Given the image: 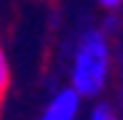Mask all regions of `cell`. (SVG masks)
<instances>
[{
    "instance_id": "6da1fadb",
    "label": "cell",
    "mask_w": 123,
    "mask_h": 120,
    "mask_svg": "<svg viewBox=\"0 0 123 120\" xmlns=\"http://www.w3.org/2000/svg\"><path fill=\"white\" fill-rule=\"evenodd\" d=\"M112 67L110 37L102 27H86L78 35L70 62V88L80 99H96L107 88Z\"/></svg>"
},
{
    "instance_id": "5b68a950",
    "label": "cell",
    "mask_w": 123,
    "mask_h": 120,
    "mask_svg": "<svg viewBox=\"0 0 123 120\" xmlns=\"http://www.w3.org/2000/svg\"><path fill=\"white\" fill-rule=\"evenodd\" d=\"M96 3H99L102 8H107V11H118L123 0H96Z\"/></svg>"
},
{
    "instance_id": "3957f363",
    "label": "cell",
    "mask_w": 123,
    "mask_h": 120,
    "mask_svg": "<svg viewBox=\"0 0 123 120\" xmlns=\"http://www.w3.org/2000/svg\"><path fill=\"white\" fill-rule=\"evenodd\" d=\"M88 120H118V112L110 102H96L88 112Z\"/></svg>"
},
{
    "instance_id": "7a4b0ae2",
    "label": "cell",
    "mask_w": 123,
    "mask_h": 120,
    "mask_svg": "<svg viewBox=\"0 0 123 120\" xmlns=\"http://www.w3.org/2000/svg\"><path fill=\"white\" fill-rule=\"evenodd\" d=\"M80 104H83V99H80L70 86L59 88L43 109L40 120H78L80 117Z\"/></svg>"
},
{
    "instance_id": "277c9868",
    "label": "cell",
    "mask_w": 123,
    "mask_h": 120,
    "mask_svg": "<svg viewBox=\"0 0 123 120\" xmlns=\"http://www.w3.org/2000/svg\"><path fill=\"white\" fill-rule=\"evenodd\" d=\"M8 86H11V64H8V56H6L3 43H0V99L6 96Z\"/></svg>"
}]
</instances>
